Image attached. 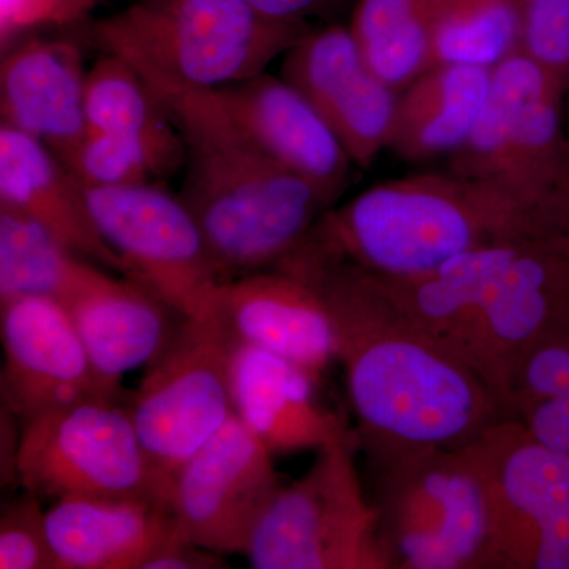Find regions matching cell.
<instances>
[{
    "instance_id": "ffe728a7",
    "label": "cell",
    "mask_w": 569,
    "mask_h": 569,
    "mask_svg": "<svg viewBox=\"0 0 569 569\" xmlns=\"http://www.w3.org/2000/svg\"><path fill=\"white\" fill-rule=\"evenodd\" d=\"M316 385L298 366L238 342L231 365L234 415L272 455L318 451L351 432L346 421L318 406Z\"/></svg>"
},
{
    "instance_id": "d6986e66",
    "label": "cell",
    "mask_w": 569,
    "mask_h": 569,
    "mask_svg": "<svg viewBox=\"0 0 569 569\" xmlns=\"http://www.w3.org/2000/svg\"><path fill=\"white\" fill-rule=\"evenodd\" d=\"M47 529L58 569H142L181 535L170 505L144 498H61Z\"/></svg>"
},
{
    "instance_id": "ba28073f",
    "label": "cell",
    "mask_w": 569,
    "mask_h": 569,
    "mask_svg": "<svg viewBox=\"0 0 569 569\" xmlns=\"http://www.w3.org/2000/svg\"><path fill=\"white\" fill-rule=\"evenodd\" d=\"M236 347L238 340L212 295L200 312L183 318L127 406L146 455L171 485L183 463L234 413Z\"/></svg>"
},
{
    "instance_id": "9c48e42d",
    "label": "cell",
    "mask_w": 569,
    "mask_h": 569,
    "mask_svg": "<svg viewBox=\"0 0 569 569\" xmlns=\"http://www.w3.org/2000/svg\"><path fill=\"white\" fill-rule=\"evenodd\" d=\"M18 485L58 501L144 498L170 505L171 482L146 455L129 408L88 399L21 422Z\"/></svg>"
},
{
    "instance_id": "3957f363",
    "label": "cell",
    "mask_w": 569,
    "mask_h": 569,
    "mask_svg": "<svg viewBox=\"0 0 569 569\" xmlns=\"http://www.w3.org/2000/svg\"><path fill=\"white\" fill-rule=\"evenodd\" d=\"M160 100L186 142L179 197L200 224L222 282L293 253L332 204L247 140L209 91Z\"/></svg>"
},
{
    "instance_id": "836d02e7",
    "label": "cell",
    "mask_w": 569,
    "mask_h": 569,
    "mask_svg": "<svg viewBox=\"0 0 569 569\" xmlns=\"http://www.w3.org/2000/svg\"><path fill=\"white\" fill-rule=\"evenodd\" d=\"M518 421L539 443L569 458V397L537 403Z\"/></svg>"
},
{
    "instance_id": "cb8c5ba5",
    "label": "cell",
    "mask_w": 569,
    "mask_h": 569,
    "mask_svg": "<svg viewBox=\"0 0 569 569\" xmlns=\"http://www.w3.org/2000/svg\"><path fill=\"white\" fill-rule=\"evenodd\" d=\"M88 130L148 146L176 170L186 167V142L160 97L119 56L107 52L88 70L84 93Z\"/></svg>"
},
{
    "instance_id": "30bf717a",
    "label": "cell",
    "mask_w": 569,
    "mask_h": 569,
    "mask_svg": "<svg viewBox=\"0 0 569 569\" xmlns=\"http://www.w3.org/2000/svg\"><path fill=\"white\" fill-rule=\"evenodd\" d=\"M563 88L518 50L492 69L486 102L452 173L569 194Z\"/></svg>"
},
{
    "instance_id": "e575fe53",
    "label": "cell",
    "mask_w": 569,
    "mask_h": 569,
    "mask_svg": "<svg viewBox=\"0 0 569 569\" xmlns=\"http://www.w3.org/2000/svg\"><path fill=\"white\" fill-rule=\"evenodd\" d=\"M269 20L310 26V21L336 24V18L356 0H249Z\"/></svg>"
},
{
    "instance_id": "4dcf8cb0",
    "label": "cell",
    "mask_w": 569,
    "mask_h": 569,
    "mask_svg": "<svg viewBox=\"0 0 569 569\" xmlns=\"http://www.w3.org/2000/svg\"><path fill=\"white\" fill-rule=\"evenodd\" d=\"M0 569H58L47 529V511L31 492L3 503Z\"/></svg>"
},
{
    "instance_id": "1f68e13d",
    "label": "cell",
    "mask_w": 569,
    "mask_h": 569,
    "mask_svg": "<svg viewBox=\"0 0 569 569\" xmlns=\"http://www.w3.org/2000/svg\"><path fill=\"white\" fill-rule=\"evenodd\" d=\"M492 569H569V512L509 530L496 542Z\"/></svg>"
},
{
    "instance_id": "2e32d148",
    "label": "cell",
    "mask_w": 569,
    "mask_h": 569,
    "mask_svg": "<svg viewBox=\"0 0 569 569\" xmlns=\"http://www.w3.org/2000/svg\"><path fill=\"white\" fill-rule=\"evenodd\" d=\"M236 340L298 366L317 383L337 361L335 326L305 277L274 266L222 282L213 291Z\"/></svg>"
},
{
    "instance_id": "5b68a950",
    "label": "cell",
    "mask_w": 569,
    "mask_h": 569,
    "mask_svg": "<svg viewBox=\"0 0 569 569\" xmlns=\"http://www.w3.org/2000/svg\"><path fill=\"white\" fill-rule=\"evenodd\" d=\"M392 569H490L496 507L477 443L367 458Z\"/></svg>"
},
{
    "instance_id": "f1b7e54d",
    "label": "cell",
    "mask_w": 569,
    "mask_h": 569,
    "mask_svg": "<svg viewBox=\"0 0 569 569\" xmlns=\"http://www.w3.org/2000/svg\"><path fill=\"white\" fill-rule=\"evenodd\" d=\"M569 397V331L541 340L519 359L508 388V407L518 419L546 400Z\"/></svg>"
},
{
    "instance_id": "5bb4252c",
    "label": "cell",
    "mask_w": 569,
    "mask_h": 569,
    "mask_svg": "<svg viewBox=\"0 0 569 569\" xmlns=\"http://www.w3.org/2000/svg\"><path fill=\"white\" fill-rule=\"evenodd\" d=\"M0 339L2 406L20 422L81 400L111 399L73 321L56 299L31 296L2 302Z\"/></svg>"
},
{
    "instance_id": "484cf974",
    "label": "cell",
    "mask_w": 569,
    "mask_h": 569,
    "mask_svg": "<svg viewBox=\"0 0 569 569\" xmlns=\"http://www.w3.org/2000/svg\"><path fill=\"white\" fill-rule=\"evenodd\" d=\"M92 264L32 217L0 206V305L31 296L61 302Z\"/></svg>"
},
{
    "instance_id": "83f0119b",
    "label": "cell",
    "mask_w": 569,
    "mask_h": 569,
    "mask_svg": "<svg viewBox=\"0 0 569 569\" xmlns=\"http://www.w3.org/2000/svg\"><path fill=\"white\" fill-rule=\"evenodd\" d=\"M62 163L88 189L141 186L178 173L148 146L96 130H88Z\"/></svg>"
},
{
    "instance_id": "e0dca14e",
    "label": "cell",
    "mask_w": 569,
    "mask_h": 569,
    "mask_svg": "<svg viewBox=\"0 0 569 569\" xmlns=\"http://www.w3.org/2000/svg\"><path fill=\"white\" fill-rule=\"evenodd\" d=\"M61 305L111 399H121L127 373L163 353L186 318L142 284L116 279L96 264Z\"/></svg>"
},
{
    "instance_id": "52a82bcc",
    "label": "cell",
    "mask_w": 569,
    "mask_h": 569,
    "mask_svg": "<svg viewBox=\"0 0 569 569\" xmlns=\"http://www.w3.org/2000/svg\"><path fill=\"white\" fill-rule=\"evenodd\" d=\"M355 430L318 449L301 478L280 486L254 530V569H392L377 509L356 467Z\"/></svg>"
},
{
    "instance_id": "7402d4cb",
    "label": "cell",
    "mask_w": 569,
    "mask_h": 569,
    "mask_svg": "<svg viewBox=\"0 0 569 569\" xmlns=\"http://www.w3.org/2000/svg\"><path fill=\"white\" fill-rule=\"evenodd\" d=\"M493 507V546L509 530L569 512V458L539 443L518 419L501 422L477 441ZM490 552V569H492Z\"/></svg>"
},
{
    "instance_id": "4316f807",
    "label": "cell",
    "mask_w": 569,
    "mask_h": 569,
    "mask_svg": "<svg viewBox=\"0 0 569 569\" xmlns=\"http://www.w3.org/2000/svg\"><path fill=\"white\" fill-rule=\"evenodd\" d=\"M520 0H433L432 66L493 69L519 50Z\"/></svg>"
},
{
    "instance_id": "7c38bea8",
    "label": "cell",
    "mask_w": 569,
    "mask_h": 569,
    "mask_svg": "<svg viewBox=\"0 0 569 569\" xmlns=\"http://www.w3.org/2000/svg\"><path fill=\"white\" fill-rule=\"evenodd\" d=\"M272 452L236 415L176 473L170 507L183 538L247 556L254 530L280 489Z\"/></svg>"
},
{
    "instance_id": "603a6c76",
    "label": "cell",
    "mask_w": 569,
    "mask_h": 569,
    "mask_svg": "<svg viewBox=\"0 0 569 569\" xmlns=\"http://www.w3.org/2000/svg\"><path fill=\"white\" fill-rule=\"evenodd\" d=\"M490 77L492 69L462 63L425 71L397 96L388 149L408 162L452 156L478 121Z\"/></svg>"
},
{
    "instance_id": "8992f818",
    "label": "cell",
    "mask_w": 569,
    "mask_h": 569,
    "mask_svg": "<svg viewBox=\"0 0 569 569\" xmlns=\"http://www.w3.org/2000/svg\"><path fill=\"white\" fill-rule=\"evenodd\" d=\"M569 331V234L489 247L445 348L503 397L531 347ZM509 408V407H508Z\"/></svg>"
},
{
    "instance_id": "277c9868",
    "label": "cell",
    "mask_w": 569,
    "mask_h": 569,
    "mask_svg": "<svg viewBox=\"0 0 569 569\" xmlns=\"http://www.w3.org/2000/svg\"><path fill=\"white\" fill-rule=\"evenodd\" d=\"M310 29L269 20L249 0H140L92 32L167 99L264 73Z\"/></svg>"
},
{
    "instance_id": "d6a6232c",
    "label": "cell",
    "mask_w": 569,
    "mask_h": 569,
    "mask_svg": "<svg viewBox=\"0 0 569 569\" xmlns=\"http://www.w3.org/2000/svg\"><path fill=\"white\" fill-rule=\"evenodd\" d=\"M97 0H0V44L9 50L21 33L41 26L73 24Z\"/></svg>"
},
{
    "instance_id": "d590c367",
    "label": "cell",
    "mask_w": 569,
    "mask_h": 569,
    "mask_svg": "<svg viewBox=\"0 0 569 569\" xmlns=\"http://www.w3.org/2000/svg\"><path fill=\"white\" fill-rule=\"evenodd\" d=\"M228 568L222 553L201 548L190 539L171 538L152 553L142 569H220Z\"/></svg>"
},
{
    "instance_id": "7a4b0ae2",
    "label": "cell",
    "mask_w": 569,
    "mask_h": 569,
    "mask_svg": "<svg viewBox=\"0 0 569 569\" xmlns=\"http://www.w3.org/2000/svg\"><path fill=\"white\" fill-rule=\"evenodd\" d=\"M569 234V194L456 173L370 187L320 217L306 242L369 274L406 279L460 254Z\"/></svg>"
},
{
    "instance_id": "6da1fadb",
    "label": "cell",
    "mask_w": 569,
    "mask_h": 569,
    "mask_svg": "<svg viewBox=\"0 0 569 569\" xmlns=\"http://www.w3.org/2000/svg\"><path fill=\"white\" fill-rule=\"evenodd\" d=\"M276 266L323 298L366 458L462 449L515 419L477 370L415 328L362 269L301 244Z\"/></svg>"
},
{
    "instance_id": "d4e9b609",
    "label": "cell",
    "mask_w": 569,
    "mask_h": 569,
    "mask_svg": "<svg viewBox=\"0 0 569 569\" xmlns=\"http://www.w3.org/2000/svg\"><path fill=\"white\" fill-rule=\"evenodd\" d=\"M433 0H356L348 24L370 70L399 91L432 69Z\"/></svg>"
},
{
    "instance_id": "44dd1931",
    "label": "cell",
    "mask_w": 569,
    "mask_h": 569,
    "mask_svg": "<svg viewBox=\"0 0 569 569\" xmlns=\"http://www.w3.org/2000/svg\"><path fill=\"white\" fill-rule=\"evenodd\" d=\"M0 206L32 217L70 252L123 277L122 261L93 223L81 182L43 142L6 123L0 126Z\"/></svg>"
},
{
    "instance_id": "ac0fdd59",
    "label": "cell",
    "mask_w": 569,
    "mask_h": 569,
    "mask_svg": "<svg viewBox=\"0 0 569 569\" xmlns=\"http://www.w3.org/2000/svg\"><path fill=\"white\" fill-rule=\"evenodd\" d=\"M2 123L43 142L63 162L88 132V70L78 44L31 39L2 51Z\"/></svg>"
},
{
    "instance_id": "8fae6325",
    "label": "cell",
    "mask_w": 569,
    "mask_h": 569,
    "mask_svg": "<svg viewBox=\"0 0 569 569\" xmlns=\"http://www.w3.org/2000/svg\"><path fill=\"white\" fill-rule=\"evenodd\" d=\"M97 230L123 264L183 317L200 312L222 283L203 231L179 194L160 183L88 189Z\"/></svg>"
},
{
    "instance_id": "f546056e",
    "label": "cell",
    "mask_w": 569,
    "mask_h": 569,
    "mask_svg": "<svg viewBox=\"0 0 569 569\" xmlns=\"http://www.w3.org/2000/svg\"><path fill=\"white\" fill-rule=\"evenodd\" d=\"M519 50L569 91V0H520Z\"/></svg>"
},
{
    "instance_id": "4fadbf2b",
    "label": "cell",
    "mask_w": 569,
    "mask_h": 569,
    "mask_svg": "<svg viewBox=\"0 0 569 569\" xmlns=\"http://www.w3.org/2000/svg\"><path fill=\"white\" fill-rule=\"evenodd\" d=\"M282 58L280 77L316 107L351 162H376L389 148L399 93L370 70L348 26L312 28Z\"/></svg>"
},
{
    "instance_id": "9a60e30c",
    "label": "cell",
    "mask_w": 569,
    "mask_h": 569,
    "mask_svg": "<svg viewBox=\"0 0 569 569\" xmlns=\"http://www.w3.org/2000/svg\"><path fill=\"white\" fill-rule=\"evenodd\" d=\"M209 93L247 140L336 206L355 163L305 93L266 71Z\"/></svg>"
}]
</instances>
